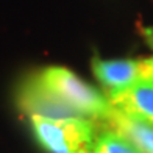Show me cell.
<instances>
[{
	"label": "cell",
	"instance_id": "7",
	"mask_svg": "<svg viewBox=\"0 0 153 153\" xmlns=\"http://www.w3.org/2000/svg\"><path fill=\"white\" fill-rule=\"evenodd\" d=\"M139 33L147 42V45L153 50V27H139Z\"/></svg>",
	"mask_w": 153,
	"mask_h": 153
},
{
	"label": "cell",
	"instance_id": "2",
	"mask_svg": "<svg viewBox=\"0 0 153 153\" xmlns=\"http://www.w3.org/2000/svg\"><path fill=\"white\" fill-rule=\"evenodd\" d=\"M38 144L48 153H94L97 122L86 117H45L31 114Z\"/></svg>",
	"mask_w": 153,
	"mask_h": 153
},
{
	"label": "cell",
	"instance_id": "4",
	"mask_svg": "<svg viewBox=\"0 0 153 153\" xmlns=\"http://www.w3.org/2000/svg\"><path fill=\"white\" fill-rule=\"evenodd\" d=\"M111 106L153 127V81L137 83L106 95Z\"/></svg>",
	"mask_w": 153,
	"mask_h": 153
},
{
	"label": "cell",
	"instance_id": "1",
	"mask_svg": "<svg viewBox=\"0 0 153 153\" xmlns=\"http://www.w3.org/2000/svg\"><path fill=\"white\" fill-rule=\"evenodd\" d=\"M17 108L27 116L86 117L102 122L111 111L106 95L64 66H47L30 74L16 94Z\"/></svg>",
	"mask_w": 153,
	"mask_h": 153
},
{
	"label": "cell",
	"instance_id": "5",
	"mask_svg": "<svg viewBox=\"0 0 153 153\" xmlns=\"http://www.w3.org/2000/svg\"><path fill=\"white\" fill-rule=\"evenodd\" d=\"M97 123L114 130L141 153H153V127L150 123L134 119L116 108H111L109 114Z\"/></svg>",
	"mask_w": 153,
	"mask_h": 153
},
{
	"label": "cell",
	"instance_id": "3",
	"mask_svg": "<svg viewBox=\"0 0 153 153\" xmlns=\"http://www.w3.org/2000/svg\"><path fill=\"white\" fill-rule=\"evenodd\" d=\"M92 72L102 85L105 95L130 88L137 83L153 81V56L125 58V59H100L94 58Z\"/></svg>",
	"mask_w": 153,
	"mask_h": 153
},
{
	"label": "cell",
	"instance_id": "6",
	"mask_svg": "<svg viewBox=\"0 0 153 153\" xmlns=\"http://www.w3.org/2000/svg\"><path fill=\"white\" fill-rule=\"evenodd\" d=\"M94 153H141L127 139L102 123H97Z\"/></svg>",
	"mask_w": 153,
	"mask_h": 153
}]
</instances>
